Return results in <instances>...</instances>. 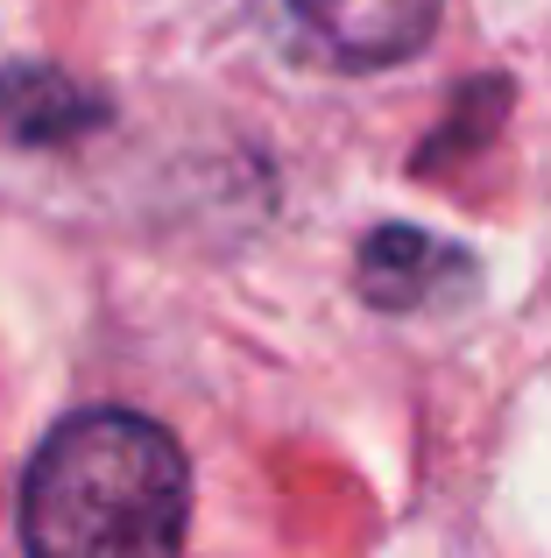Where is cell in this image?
<instances>
[{
  "mask_svg": "<svg viewBox=\"0 0 551 558\" xmlns=\"http://www.w3.org/2000/svg\"><path fill=\"white\" fill-rule=\"evenodd\" d=\"M192 531V460L142 410H78L22 474L28 558H177Z\"/></svg>",
  "mask_w": 551,
  "mask_h": 558,
  "instance_id": "1",
  "label": "cell"
},
{
  "mask_svg": "<svg viewBox=\"0 0 551 558\" xmlns=\"http://www.w3.org/2000/svg\"><path fill=\"white\" fill-rule=\"evenodd\" d=\"M269 36L318 71H389L439 36V0H255Z\"/></svg>",
  "mask_w": 551,
  "mask_h": 558,
  "instance_id": "2",
  "label": "cell"
},
{
  "mask_svg": "<svg viewBox=\"0 0 551 558\" xmlns=\"http://www.w3.org/2000/svg\"><path fill=\"white\" fill-rule=\"evenodd\" d=\"M354 283L375 312H425L474 283V262L425 227H375L354 255Z\"/></svg>",
  "mask_w": 551,
  "mask_h": 558,
  "instance_id": "3",
  "label": "cell"
},
{
  "mask_svg": "<svg viewBox=\"0 0 551 558\" xmlns=\"http://www.w3.org/2000/svg\"><path fill=\"white\" fill-rule=\"evenodd\" d=\"M93 128H107V99L93 85L57 64H0V135H14L22 149H50Z\"/></svg>",
  "mask_w": 551,
  "mask_h": 558,
  "instance_id": "4",
  "label": "cell"
},
{
  "mask_svg": "<svg viewBox=\"0 0 551 558\" xmlns=\"http://www.w3.org/2000/svg\"><path fill=\"white\" fill-rule=\"evenodd\" d=\"M502 107H510V78H474V85H460L445 128L425 142V149H417V178H431V170L460 163L467 149H481V142L502 128Z\"/></svg>",
  "mask_w": 551,
  "mask_h": 558,
  "instance_id": "5",
  "label": "cell"
}]
</instances>
